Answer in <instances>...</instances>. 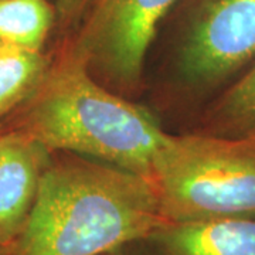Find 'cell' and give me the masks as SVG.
<instances>
[{"label":"cell","instance_id":"6da1fadb","mask_svg":"<svg viewBox=\"0 0 255 255\" xmlns=\"http://www.w3.org/2000/svg\"><path fill=\"white\" fill-rule=\"evenodd\" d=\"M164 224L152 180L100 160L68 159L47 166L7 255H111Z\"/></svg>","mask_w":255,"mask_h":255},{"label":"cell","instance_id":"7a4b0ae2","mask_svg":"<svg viewBox=\"0 0 255 255\" xmlns=\"http://www.w3.org/2000/svg\"><path fill=\"white\" fill-rule=\"evenodd\" d=\"M27 101L23 132L48 150H68L153 179L167 133L146 111L101 87L77 47L50 64Z\"/></svg>","mask_w":255,"mask_h":255},{"label":"cell","instance_id":"3957f363","mask_svg":"<svg viewBox=\"0 0 255 255\" xmlns=\"http://www.w3.org/2000/svg\"><path fill=\"white\" fill-rule=\"evenodd\" d=\"M152 182L167 223L255 216V140L167 135Z\"/></svg>","mask_w":255,"mask_h":255},{"label":"cell","instance_id":"277c9868","mask_svg":"<svg viewBox=\"0 0 255 255\" xmlns=\"http://www.w3.org/2000/svg\"><path fill=\"white\" fill-rule=\"evenodd\" d=\"M255 60V0H194L183 74L203 88L231 84Z\"/></svg>","mask_w":255,"mask_h":255},{"label":"cell","instance_id":"5b68a950","mask_svg":"<svg viewBox=\"0 0 255 255\" xmlns=\"http://www.w3.org/2000/svg\"><path fill=\"white\" fill-rule=\"evenodd\" d=\"M176 0H94L77 48L88 67L121 87H133L159 21Z\"/></svg>","mask_w":255,"mask_h":255},{"label":"cell","instance_id":"8992f818","mask_svg":"<svg viewBox=\"0 0 255 255\" xmlns=\"http://www.w3.org/2000/svg\"><path fill=\"white\" fill-rule=\"evenodd\" d=\"M48 149L23 130L0 133V248L9 251L33 209Z\"/></svg>","mask_w":255,"mask_h":255},{"label":"cell","instance_id":"52a82bcc","mask_svg":"<svg viewBox=\"0 0 255 255\" xmlns=\"http://www.w3.org/2000/svg\"><path fill=\"white\" fill-rule=\"evenodd\" d=\"M147 241L160 255H255V216L167 223Z\"/></svg>","mask_w":255,"mask_h":255},{"label":"cell","instance_id":"ba28073f","mask_svg":"<svg viewBox=\"0 0 255 255\" xmlns=\"http://www.w3.org/2000/svg\"><path fill=\"white\" fill-rule=\"evenodd\" d=\"M48 67L41 51L0 44V118L31 97Z\"/></svg>","mask_w":255,"mask_h":255},{"label":"cell","instance_id":"9c48e42d","mask_svg":"<svg viewBox=\"0 0 255 255\" xmlns=\"http://www.w3.org/2000/svg\"><path fill=\"white\" fill-rule=\"evenodd\" d=\"M54 17L48 0H0V44L41 51Z\"/></svg>","mask_w":255,"mask_h":255},{"label":"cell","instance_id":"30bf717a","mask_svg":"<svg viewBox=\"0 0 255 255\" xmlns=\"http://www.w3.org/2000/svg\"><path fill=\"white\" fill-rule=\"evenodd\" d=\"M213 135L244 137L255 130V60L224 88L211 110Z\"/></svg>","mask_w":255,"mask_h":255},{"label":"cell","instance_id":"8fae6325","mask_svg":"<svg viewBox=\"0 0 255 255\" xmlns=\"http://www.w3.org/2000/svg\"><path fill=\"white\" fill-rule=\"evenodd\" d=\"M90 0H57L55 11L64 23H70L85 10Z\"/></svg>","mask_w":255,"mask_h":255},{"label":"cell","instance_id":"7c38bea8","mask_svg":"<svg viewBox=\"0 0 255 255\" xmlns=\"http://www.w3.org/2000/svg\"><path fill=\"white\" fill-rule=\"evenodd\" d=\"M0 255H7V250H4V248H0Z\"/></svg>","mask_w":255,"mask_h":255},{"label":"cell","instance_id":"4fadbf2b","mask_svg":"<svg viewBox=\"0 0 255 255\" xmlns=\"http://www.w3.org/2000/svg\"><path fill=\"white\" fill-rule=\"evenodd\" d=\"M247 136L251 137V139H254V140H255V130H254V132H253V133H250V135H247Z\"/></svg>","mask_w":255,"mask_h":255},{"label":"cell","instance_id":"5bb4252c","mask_svg":"<svg viewBox=\"0 0 255 255\" xmlns=\"http://www.w3.org/2000/svg\"><path fill=\"white\" fill-rule=\"evenodd\" d=\"M0 133H1V132H0Z\"/></svg>","mask_w":255,"mask_h":255}]
</instances>
